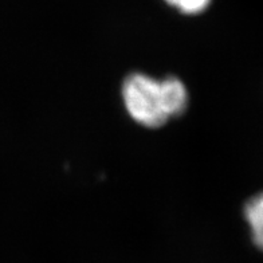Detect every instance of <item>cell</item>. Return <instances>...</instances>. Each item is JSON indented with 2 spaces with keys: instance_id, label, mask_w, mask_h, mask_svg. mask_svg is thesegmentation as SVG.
Segmentation results:
<instances>
[{
  "instance_id": "obj_1",
  "label": "cell",
  "mask_w": 263,
  "mask_h": 263,
  "mask_svg": "<svg viewBox=\"0 0 263 263\" xmlns=\"http://www.w3.org/2000/svg\"><path fill=\"white\" fill-rule=\"evenodd\" d=\"M122 100L129 116L146 128H159L170 120L161 80L133 73L124 81Z\"/></svg>"
},
{
  "instance_id": "obj_2",
  "label": "cell",
  "mask_w": 263,
  "mask_h": 263,
  "mask_svg": "<svg viewBox=\"0 0 263 263\" xmlns=\"http://www.w3.org/2000/svg\"><path fill=\"white\" fill-rule=\"evenodd\" d=\"M161 87L170 118L180 116L188 104V91L185 85L176 77H166L161 80Z\"/></svg>"
},
{
  "instance_id": "obj_3",
  "label": "cell",
  "mask_w": 263,
  "mask_h": 263,
  "mask_svg": "<svg viewBox=\"0 0 263 263\" xmlns=\"http://www.w3.org/2000/svg\"><path fill=\"white\" fill-rule=\"evenodd\" d=\"M245 218L254 245L263 251V192L255 195L245 205Z\"/></svg>"
},
{
  "instance_id": "obj_4",
  "label": "cell",
  "mask_w": 263,
  "mask_h": 263,
  "mask_svg": "<svg viewBox=\"0 0 263 263\" xmlns=\"http://www.w3.org/2000/svg\"><path fill=\"white\" fill-rule=\"evenodd\" d=\"M171 7L185 15H196L207 10L211 0H165Z\"/></svg>"
}]
</instances>
